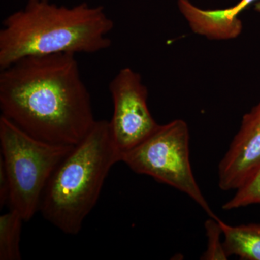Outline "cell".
<instances>
[{
    "label": "cell",
    "instance_id": "obj_1",
    "mask_svg": "<svg viewBox=\"0 0 260 260\" xmlns=\"http://www.w3.org/2000/svg\"><path fill=\"white\" fill-rule=\"evenodd\" d=\"M2 115L30 136L78 145L97 120L76 54L31 56L0 73Z\"/></svg>",
    "mask_w": 260,
    "mask_h": 260
},
{
    "label": "cell",
    "instance_id": "obj_2",
    "mask_svg": "<svg viewBox=\"0 0 260 260\" xmlns=\"http://www.w3.org/2000/svg\"><path fill=\"white\" fill-rule=\"evenodd\" d=\"M23 9L3 20L0 70L31 56L94 54L110 47L114 22L102 6L73 7L49 0H27Z\"/></svg>",
    "mask_w": 260,
    "mask_h": 260
},
{
    "label": "cell",
    "instance_id": "obj_3",
    "mask_svg": "<svg viewBox=\"0 0 260 260\" xmlns=\"http://www.w3.org/2000/svg\"><path fill=\"white\" fill-rule=\"evenodd\" d=\"M119 161L121 154L113 141L109 121H96L53 172L41 200L42 216L64 234H79L111 169Z\"/></svg>",
    "mask_w": 260,
    "mask_h": 260
},
{
    "label": "cell",
    "instance_id": "obj_4",
    "mask_svg": "<svg viewBox=\"0 0 260 260\" xmlns=\"http://www.w3.org/2000/svg\"><path fill=\"white\" fill-rule=\"evenodd\" d=\"M1 158L10 183L8 204L25 221L39 211L48 181L74 146L42 141L0 116Z\"/></svg>",
    "mask_w": 260,
    "mask_h": 260
},
{
    "label": "cell",
    "instance_id": "obj_5",
    "mask_svg": "<svg viewBox=\"0 0 260 260\" xmlns=\"http://www.w3.org/2000/svg\"><path fill=\"white\" fill-rule=\"evenodd\" d=\"M121 161L137 174L149 176L187 195L210 218H219L210 208L193 174L189 126L182 119L160 124L146 140L124 153Z\"/></svg>",
    "mask_w": 260,
    "mask_h": 260
},
{
    "label": "cell",
    "instance_id": "obj_6",
    "mask_svg": "<svg viewBox=\"0 0 260 260\" xmlns=\"http://www.w3.org/2000/svg\"><path fill=\"white\" fill-rule=\"evenodd\" d=\"M109 91L114 104L109 127L122 158L124 153L146 140L160 124L149 109L148 90L141 75L132 68L118 72L109 84Z\"/></svg>",
    "mask_w": 260,
    "mask_h": 260
},
{
    "label": "cell",
    "instance_id": "obj_7",
    "mask_svg": "<svg viewBox=\"0 0 260 260\" xmlns=\"http://www.w3.org/2000/svg\"><path fill=\"white\" fill-rule=\"evenodd\" d=\"M260 165V101L242 118L240 128L218 165V185L237 190Z\"/></svg>",
    "mask_w": 260,
    "mask_h": 260
},
{
    "label": "cell",
    "instance_id": "obj_8",
    "mask_svg": "<svg viewBox=\"0 0 260 260\" xmlns=\"http://www.w3.org/2000/svg\"><path fill=\"white\" fill-rule=\"evenodd\" d=\"M254 3H257L256 9L260 12V0H240L230 8L216 10L202 9L189 0H178L177 4L194 34L210 40L227 41L242 34L243 24L239 15Z\"/></svg>",
    "mask_w": 260,
    "mask_h": 260
},
{
    "label": "cell",
    "instance_id": "obj_9",
    "mask_svg": "<svg viewBox=\"0 0 260 260\" xmlns=\"http://www.w3.org/2000/svg\"><path fill=\"white\" fill-rule=\"evenodd\" d=\"M224 236L223 246L228 256L242 260H260V224L233 225L220 220Z\"/></svg>",
    "mask_w": 260,
    "mask_h": 260
},
{
    "label": "cell",
    "instance_id": "obj_10",
    "mask_svg": "<svg viewBox=\"0 0 260 260\" xmlns=\"http://www.w3.org/2000/svg\"><path fill=\"white\" fill-rule=\"evenodd\" d=\"M25 221L15 210L0 216V260H20V238Z\"/></svg>",
    "mask_w": 260,
    "mask_h": 260
},
{
    "label": "cell",
    "instance_id": "obj_11",
    "mask_svg": "<svg viewBox=\"0 0 260 260\" xmlns=\"http://www.w3.org/2000/svg\"><path fill=\"white\" fill-rule=\"evenodd\" d=\"M257 204L260 205V165L245 184L236 190L234 197L223 205L222 208L232 210Z\"/></svg>",
    "mask_w": 260,
    "mask_h": 260
},
{
    "label": "cell",
    "instance_id": "obj_12",
    "mask_svg": "<svg viewBox=\"0 0 260 260\" xmlns=\"http://www.w3.org/2000/svg\"><path fill=\"white\" fill-rule=\"evenodd\" d=\"M220 218H210L205 221V229L208 239L207 249L200 259L203 260H225L229 259L223 242L220 241L223 234V229L220 223Z\"/></svg>",
    "mask_w": 260,
    "mask_h": 260
},
{
    "label": "cell",
    "instance_id": "obj_13",
    "mask_svg": "<svg viewBox=\"0 0 260 260\" xmlns=\"http://www.w3.org/2000/svg\"><path fill=\"white\" fill-rule=\"evenodd\" d=\"M10 197V183L3 162L0 161V207L8 204Z\"/></svg>",
    "mask_w": 260,
    "mask_h": 260
}]
</instances>
